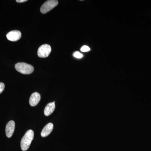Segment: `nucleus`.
Returning <instances> with one entry per match:
<instances>
[{
    "label": "nucleus",
    "instance_id": "2",
    "mask_svg": "<svg viewBox=\"0 0 151 151\" xmlns=\"http://www.w3.org/2000/svg\"><path fill=\"white\" fill-rule=\"evenodd\" d=\"M15 68L18 72L24 74H31L34 70L32 65L25 63H17L15 65Z\"/></svg>",
    "mask_w": 151,
    "mask_h": 151
},
{
    "label": "nucleus",
    "instance_id": "9",
    "mask_svg": "<svg viewBox=\"0 0 151 151\" xmlns=\"http://www.w3.org/2000/svg\"><path fill=\"white\" fill-rule=\"evenodd\" d=\"M55 103H49L45 108L44 114L45 116H48L53 113L55 109Z\"/></svg>",
    "mask_w": 151,
    "mask_h": 151
},
{
    "label": "nucleus",
    "instance_id": "1",
    "mask_svg": "<svg viewBox=\"0 0 151 151\" xmlns=\"http://www.w3.org/2000/svg\"><path fill=\"white\" fill-rule=\"evenodd\" d=\"M34 136V133L32 130H28L25 133L21 142V147L22 150L27 151L29 149L33 139Z\"/></svg>",
    "mask_w": 151,
    "mask_h": 151
},
{
    "label": "nucleus",
    "instance_id": "10",
    "mask_svg": "<svg viewBox=\"0 0 151 151\" xmlns=\"http://www.w3.org/2000/svg\"><path fill=\"white\" fill-rule=\"evenodd\" d=\"M73 55L74 57L77 58H81L83 57V55L78 51H76L74 52L73 53Z\"/></svg>",
    "mask_w": 151,
    "mask_h": 151
},
{
    "label": "nucleus",
    "instance_id": "11",
    "mask_svg": "<svg viewBox=\"0 0 151 151\" xmlns=\"http://www.w3.org/2000/svg\"><path fill=\"white\" fill-rule=\"evenodd\" d=\"M90 50V48L86 45H84V46H82L81 48V51L83 52H86L89 51Z\"/></svg>",
    "mask_w": 151,
    "mask_h": 151
},
{
    "label": "nucleus",
    "instance_id": "5",
    "mask_svg": "<svg viewBox=\"0 0 151 151\" xmlns=\"http://www.w3.org/2000/svg\"><path fill=\"white\" fill-rule=\"evenodd\" d=\"M22 34L19 31L13 30L9 32L6 35L7 38L11 41H17L21 38Z\"/></svg>",
    "mask_w": 151,
    "mask_h": 151
},
{
    "label": "nucleus",
    "instance_id": "8",
    "mask_svg": "<svg viewBox=\"0 0 151 151\" xmlns=\"http://www.w3.org/2000/svg\"><path fill=\"white\" fill-rule=\"evenodd\" d=\"M53 129V124L51 123H49L44 127L43 129L42 130L41 133V136L42 137H47L52 132Z\"/></svg>",
    "mask_w": 151,
    "mask_h": 151
},
{
    "label": "nucleus",
    "instance_id": "3",
    "mask_svg": "<svg viewBox=\"0 0 151 151\" xmlns=\"http://www.w3.org/2000/svg\"><path fill=\"white\" fill-rule=\"evenodd\" d=\"M58 1L57 0H49L44 3L40 8L42 13L46 14L56 6L58 4Z\"/></svg>",
    "mask_w": 151,
    "mask_h": 151
},
{
    "label": "nucleus",
    "instance_id": "6",
    "mask_svg": "<svg viewBox=\"0 0 151 151\" xmlns=\"http://www.w3.org/2000/svg\"><path fill=\"white\" fill-rule=\"evenodd\" d=\"M15 127V124L13 121H11L6 126V134L7 137L10 138L13 134Z\"/></svg>",
    "mask_w": 151,
    "mask_h": 151
},
{
    "label": "nucleus",
    "instance_id": "12",
    "mask_svg": "<svg viewBox=\"0 0 151 151\" xmlns=\"http://www.w3.org/2000/svg\"><path fill=\"white\" fill-rule=\"evenodd\" d=\"M5 88L4 84L2 82L0 83V94L2 93L4 90Z\"/></svg>",
    "mask_w": 151,
    "mask_h": 151
},
{
    "label": "nucleus",
    "instance_id": "7",
    "mask_svg": "<svg viewBox=\"0 0 151 151\" xmlns=\"http://www.w3.org/2000/svg\"><path fill=\"white\" fill-rule=\"evenodd\" d=\"M41 96L38 92H34L31 95L29 98L30 105L32 107L36 106L40 101Z\"/></svg>",
    "mask_w": 151,
    "mask_h": 151
},
{
    "label": "nucleus",
    "instance_id": "13",
    "mask_svg": "<svg viewBox=\"0 0 151 151\" xmlns=\"http://www.w3.org/2000/svg\"><path fill=\"white\" fill-rule=\"evenodd\" d=\"M27 1V0H17L16 1L18 3H23Z\"/></svg>",
    "mask_w": 151,
    "mask_h": 151
},
{
    "label": "nucleus",
    "instance_id": "4",
    "mask_svg": "<svg viewBox=\"0 0 151 151\" xmlns=\"http://www.w3.org/2000/svg\"><path fill=\"white\" fill-rule=\"evenodd\" d=\"M51 51V47L47 44L43 45L39 48L37 51L38 56L42 58L47 57Z\"/></svg>",
    "mask_w": 151,
    "mask_h": 151
}]
</instances>
